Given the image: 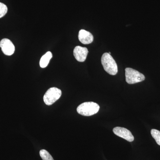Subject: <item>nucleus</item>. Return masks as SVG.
<instances>
[{
	"label": "nucleus",
	"mask_w": 160,
	"mask_h": 160,
	"mask_svg": "<svg viewBox=\"0 0 160 160\" xmlns=\"http://www.w3.org/2000/svg\"><path fill=\"white\" fill-rule=\"evenodd\" d=\"M0 47L3 53L7 56H11L14 53L15 46L9 39L4 38L0 42Z\"/></svg>",
	"instance_id": "nucleus-5"
},
{
	"label": "nucleus",
	"mask_w": 160,
	"mask_h": 160,
	"mask_svg": "<svg viewBox=\"0 0 160 160\" xmlns=\"http://www.w3.org/2000/svg\"><path fill=\"white\" fill-rule=\"evenodd\" d=\"M113 132L118 136L122 138L129 142H132L134 140L133 136L131 132L126 128L121 127H115L113 129Z\"/></svg>",
	"instance_id": "nucleus-6"
},
{
	"label": "nucleus",
	"mask_w": 160,
	"mask_h": 160,
	"mask_svg": "<svg viewBox=\"0 0 160 160\" xmlns=\"http://www.w3.org/2000/svg\"><path fill=\"white\" fill-rule=\"evenodd\" d=\"M40 155L43 160H54L50 153L45 149L40 150Z\"/></svg>",
	"instance_id": "nucleus-10"
},
{
	"label": "nucleus",
	"mask_w": 160,
	"mask_h": 160,
	"mask_svg": "<svg viewBox=\"0 0 160 160\" xmlns=\"http://www.w3.org/2000/svg\"><path fill=\"white\" fill-rule=\"evenodd\" d=\"M8 11L7 6L2 3L0 2V18L3 17Z\"/></svg>",
	"instance_id": "nucleus-12"
},
{
	"label": "nucleus",
	"mask_w": 160,
	"mask_h": 160,
	"mask_svg": "<svg viewBox=\"0 0 160 160\" xmlns=\"http://www.w3.org/2000/svg\"><path fill=\"white\" fill-rule=\"evenodd\" d=\"M78 39L81 42L86 45L90 44L93 42V37L89 32L82 29L79 32Z\"/></svg>",
	"instance_id": "nucleus-8"
},
{
	"label": "nucleus",
	"mask_w": 160,
	"mask_h": 160,
	"mask_svg": "<svg viewBox=\"0 0 160 160\" xmlns=\"http://www.w3.org/2000/svg\"><path fill=\"white\" fill-rule=\"evenodd\" d=\"M62 95V91L56 87L50 88L44 95L43 100L46 105L50 106L59 99Z\"/></svg>",
	"instance_id": "nucleus-4"
},
{
	"label": "nucleus",
	"mask_w": 160,
	"mask_h": 160,
	"mask_svg": "<svg viewBox=\"0 0 160 160\" xmlns=\"http://www.w3.org/2000/svg\"><path fill=\"white\" fill-rule=\"evenodd\" d=\"M151 134L157 143L160 146V131L157 129H152L151 130Z\"/></svg>",
	"instance_id": "nucleus-11"
},
{
	"label": "nucleus",
	"mask_w": 160,
	"mask_h": 160,
	"mask_svg": "<svg viewBox=\"0 0 160 160\" xmlns=\"http://www.w3.org/2000/svg\"><path fill=\"white\" fill-rule=\"evenodd\" d=\"M88 52L89 51L86 47L77 46L73 50V55L78 62H84L86 61Z\"/></svg>",
	"instance_id": "nucleus-7"
},
{
	"label": "nucleus",
	"mask_w": 160,
	"mask_h": 160,
	"mask_svg": "<svg viewBox=\"0 0 160 160\" xmlns=\"http://www.w3.org/2000/svg\"><path fill=\"white\" fill-rule=\"evenodd\" d=\"M100 106L97 103L93 102H86L82 103L78 106V113L84 116H90L93 115L99 111Z\"/></svg>",
	"instance_id": "nucleus-2"
},
{
	"label": "nucleus",
	"mask_w": 160,
	"mask_h": 160,
	"mask_svg": "<svg viewBox=\"0 0 160 160\" xmlns=\"http://www.w3.org/2000/svg\"><path fill=\"white\" fill-rule=\"evenodd\" d=\"M126 71V82L129 84H133L142 82L145 77L139 72L130 68H127Z\"/></svg>",
	"instance_id": "nucleus-3"
},
{
	"label": "nucleus",
	"mask_w": 160,
	"mask_h": 160,
	"mask_svg": "<svg viewBox=\"0 0 160 160\" xmlns=\"http://www.w3.org/2000/svg\"><path fill=\"white\" fill-rule=\"evenodd\" d=\"M101 62L103 68L107 73L111 75H115L118 73L117 64L108 52H105L102 55Z\"/></svg>",
	"instance_id": "nucleus-1"
},
{
	"label": "nucleus",
	"mask_w": 160,
	"mask_h": 160,
	"mask_svg": "<svg viewBox=\"0 0 160 160\" xmlns=\"http://www.w3.org/2000/svg\"><path fill=\"white\" fill-rule=\"evenodd\" d=\"M108 53H109V54H111V52H109Z\"/></svg>",
	"instance_id": "nucleus-13"
},
{
	"label": "nucleus",
	"mask_w": 160,
	"mask_h": 160,
	"mask_svg": "<svg viewBox=\"0 0 160 160\" xmlns=\"http://www.w3.org/2000/svg\"><path fill=\"white\" fill-rule=\"evenodd\" d=\"M52 57V53L51 52H47L41 58L40 61V66L42 68H46L48 66L49 61Z\"/></svg>",
	"instance_id": "nucleus-9"
}]
</instances>
